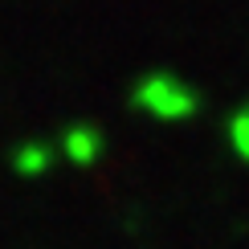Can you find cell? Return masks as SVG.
<instances>
[{
  "label": "cell",
  "instance_id": "cell-1",
  "mask_svg": "<svg viewBox=\"0 0 249 249\" xmlns=\"http://www.w3.org/2000/svg\"><path fill=\"white\" fill-rule=\"evenodd\" d=\"M143 102H147V110L160 115V119H188V115H196V94L184 86V82H176V78L151 82Z\"/></svg>",
  "mask_w": 249,
  "mask_h": 249
},
{
  "label": "cell",
  "instance_id": "cell-2",
  "mask_svg": "<svg viewBox=\"0 0 249 249\" xmlns=\"http://www.w3.org/2000/svg\"><path fill=\"white\" fill-rule=\"evenodd\" d=\"M225 139H229V151L249 168V102L229 119V127H225Z\"/></svg>",
  "mask_w": 249,
  "mask_h": 249
}]
</instances>
